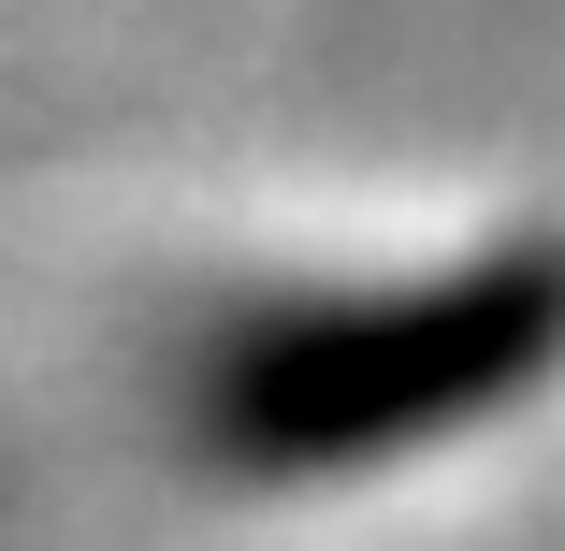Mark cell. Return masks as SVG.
<instances>
[{
	"instance_id": "1",
	"label": "cell",
	"mask_w": 565,
	"mask_h": 551,
	"mask_svg": "<svg viewBox=\"0 0 565 551\" xmlns=\"http://www.w3.org/2000/svg\"><path fill=\"white\" fill-rule=\"evenodd\" d=\"M551 349H565V262L551 247L406 276V290H305V305H262L247 335L203 349L189 435L217 465H262V479L392 465L406 435L536 392Z\"/></svg>"
}]
</instances>
